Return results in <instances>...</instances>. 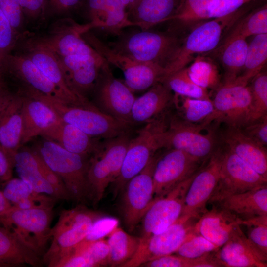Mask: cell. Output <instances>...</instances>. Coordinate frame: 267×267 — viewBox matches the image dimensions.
<instances>
[{
	"label": "cell",
	"mask_w": 267,
	"mask_h": 267,
	"mask_svg": "<svg viewBox=\"0 0 267 267\" xmlns=\"http://www.w3.org/2000/svg\"><path fill=\"white\" fill-rule=\"evenodd\" d=\"M255 0H210L207 5L209 19L224 17L233 13Z\"/></svg>",
	"instance_id": "f907efd6"
},
{
	"label": "cell",
	"mask_w": 267,
	"mask_h": 267,
	"mask_svg": "<svg viewBox=\"0 0 267 267\" xmlns=\"http://www.w3.org/2000/svg\"><path fill=\"white\" fill-rule=\"evenodd\" d=\"M46 36L30 42L29 48L47 50L61 56L99 54L82 37L80 25L69 22Z\"/></svg>",
	"instance_id": "ffe728a7"
},
{
	"label": "cell",
	"mask_w": 267,
	"mask_h": 267,
	"mask_svg": "<svg viewBox=\"0 0 267 267\" xmlns=\"http://www.w3.org/2000/svg\"><path fill=\"white\" fill-rule=\"evenodd\" d=\"M265 185H267V178L225 146L219 180L208 203L214 204L232 195Z\"/></svg>",
	"instance_id": "4fadbf2b"
},
{
	"label": "cell",
	"mask_w": 267,
	"mask_h": 267,
	"mask_svg": "<svg viewBox=\"0 0 267 267\" xmlns=\"http://www.w3.org/2000/svg\"><path fill=\"white\" fill-rule=\"evenodd\" d=\"M76 246L92 262L94 267L107 265L109 246L107 240L104 238L93 241L82 240Z\"/></svg>",
	"instance_id": "c3c4849f"
},
{
	"label": "cell",
	"mask_w": 267,
	"mask_h": 267,
	"mask_svg": "<svg viewBox=\"0 0 267 267\" xmlns=\"http://www.w3.org/2000/svg\"><path fill=\"white\" fill-rule=\"evenodd\" d=\"M53 208L21 209L12 206L0 215V224L14 233L39 256L51 238Z\"/></svg>",
	"instance_id": "52a82bcc"
},
{
	"label": "cell",
	"mask_w": 267,
	"mask_h": 267,
	"mask_svg": "<svg viewBox=\"0 0 267 267\" xmlns=\"http://www.w3.org/2000/svg\"><path fill=\"white\" fill-rule=\"evenodd\" d=\"M214 112L212 122L224 123L240 128L245 125L251 111V95L248 85L233 81L222 83L212 100Z\"/></svg>",
	"instance_id": "9a60e30c"
},
{
	"label": "cell",
	"mask_w": 267,
	"mask_h": 267,
	"mask_svg": "<svg viewBox=\"0 0 267 267\" xmlns=\"http://www.w3.org/2000/svg\"><path fill=\"white\" fill-rule=\"evenodd\" d=\"M51 267H94L92 262L75 246L59 259Z\"/></svg>",
	"instance_id": "11a10c76"
},
{
	"label": "cell",
	"mask_w": 267,
	"mask_h": 267,
	"mask_svg": "<svg viewBox=\"0 0 267 267\" xmlns=\"http://www.w3.org/2000/svg\"><path fill=\"white\" fill-rule=\"evenodd\" d=\"M102 216L82 206L62 211L58 222L51 228V245L43 256V263L51 267L58 259L85 238L94 222Z\"/></svg>",
	"instance_id": "9c48e42d"
},
{
	"label": "cell",
	"mask_w": 267,
	"mask_h": 267,
	"mask_svg": "<svg viewBox=\"0 0 267 267\" xmlns=\"http://www.w3.org/2000/svg\"><path fill=\"white\" fill-rule=\"evenodd\" d=\"M190 79L197 85L207 90H216L222 84L220 70L210 57L198 55L187 67Z\"/></svg>",
	"instance_id": "60d3db41"
},
{
	"label": "cell",
	"mask_w": 267,
	"mask_h": 267,
	"mask_svg": "<svg viewBox=\"0 0 267 267\" xmlns=\"http://www.w3.org/2000/svg\"><path fill=\"white\" fill-rule=\"evenodd\" d=\"M206 210L198 219L194 231L219 248L241 226L240 221L227 210L217 205Z\"/></svg>",
	"instance_id": "d4e9b609"
},
{
	"label": "cell",
	"mask_w": 267,
	"mask_h": 267,
	"mask_svg": "<svg viewBox=\"0 0 267 267\" xmlns=\"http://www.w3.org/2000/svg\"><path fill=\"white\" fill-rule=\"evenodd\" d=\"M46 0H24L22 11L32 19H36L44 15Z\"/></svg>",
	"instance_id": "6f0895ef"
},
{
	"label": "cell",
	"mask_w": 267,
	"mask_h": 267,
	"mask_svg": "<svg viewBox=\"0 0 267 267\" xmlns=\"http://www.w3.org/2000/svg\"><path fill=\"white\" fill-rule=\"evenodd\" d=\"M51 5L57 12H63L75 8L82 0H48Z\"/></svg>",
	"instance_id": "680465c9"
},
{
	"label": "cell",
	"mask_w": 267,
	"mask_h": 267,
	"mask_svg": "<svg viewBox=\"0 0 267 267\" xmlns=\"http://www.w3.org/2000/svg\"><path fill=\"white\" fill-rule=\"evenodd\" d=\"M14 168L19 177L35 191L56 198L52 187L39 168L34 150H19L14 157Z\"/></svg>",
	"instance_id": "e575fe53"
},
{
	"label": "cell",
	"mask_w": 267,
	"mask_h": 267,
	"mask_svg": "<svg viewBox=\"0 0 267 267\" xmlns=\"http://www.w3.org/2000/svg\"><path fill=\"white\" fill-rule=\"evenodd\" d=\"M184 0H138L127 11L129 20L142 29L168 22Z\"/></svg>",
	"instance_id": "f546056e"
},
{
	"label": "cell",
	"mask_w": 267,
	"mask_h": 267,
	"mask_svg": "<svg viewBox=\"0 0 267 267\" xmlns=\"http://www.w3.org/2000/svg\"><path fill=\"white\" fill-rule=\"evenodd\" d=\"M34 150L61 178L72 199L80 203L89 201L87 173L89 156L68 151L46 139L40 142Z\"/></svg>",
	"instance_id": "5b68a950"
},
{
	"label": "cell",
	"mask_w": 267,
	"mask_h": 267,
	"mask_svg": "<svg viewBox=\"0 0 267 267\" xmlns=\"http://www.w3.org/2000/svg\"><path fill=\"white\" fill-rule=\"evenodd\" d=\"M83 39L109 64L121 69L125 84L134 92L147 90L166 76V70L159 66L141 62L111 49L95 35L86 32Z\"/></svg>",
	"instance_id": "30bf717a"
},
{
	"label": "cell",
	"mask_w": 267,
	"mask_h": 267,
	"mask_svg": "<svg viewBox=\"0 0 267 267\" xmlns=\"http://www.w3.org/2000/svg\"><path fill=\"white\" fill-rule=\"evenodd\" d=\"M196 173L152 202L143 218L142 237L161 233L178 219L182 212L187 190Z\"/></svg>",
	"instance_id": "ac0fdd59"
},
{
	"label": "cell",
	"mask_w": 267,
	"mask_h": 267,
	"mask_svg": "<svg viewBox=\"0 0 267 267\" xmlns=\"http://www.w3.org/2000/svg\"><path fill=\"white\" fill-rule=\"evenodd\" d=\"M55 56L71 89L79 96L89 100L88 96L93 93L105 60L100 54Z\"/></svg>",
	"instance_id": "d6986e66"
},
{
	"label": "cell",
	"mask_w": 267,
	"mask_h": 267,
	"mask_svg": "<svg viewBox=\"0 0 267 267\" xmlns=\"http://www.w3.org/2000/svg\"><path fill=\"white\" fill-rule=\"evenodd\" d=\"M198 219L182 215L163 232L140 237L138 248L134 256L120 267H139L155 258L175 253L194 232Z\"/></svg>",
	"instance_id": "8fae6325"
},
{
	"label": "cell",
	"mask_w": 267,
	"mask_h": 267,
	"mask_svg": "<svg viewBox=\"0 0 267 267\" xmlns=\"http://www.w3.org/2000/svg\"><path fill=\"white\" fill-rule=\"evenodd\" d=\"M26 55L77 105L88 107L94 106L89 100L79 96L71 89L53 53L42 49L29 48V52Z\"/></svg>",
	"instance_id": "1f68e13d"
},
{
	"label": "cell",
	"mask_w": 267,
	"mask_h": 267,
	"mask_svg": "<svg viewBox=\"0 0 267 267\" xmlns=\"http://www.w3.org/2000/svg\"><path fill=\"white\" fill-rule=\"evenodd\" d=\"M3 61L4 60L0 57V71L3 69Z\"/></svg>",
	"instance_id": "be15d7a7"
},
{
	"label": "cell",
	"mask_w": 267,
	"mask_h": 267,
	"mask_svg": "<svg viewBox=\"0 0 267 267\" xmlns=\"http://www.w3.org/2000/svg\"><path fill=\"white\" fill-rule=\"evenodd\" d=\"M214 261L210 253L197 258H187L177 254H169L155 258L143 264L146 267H214Z\"/></svg>",
	"instance_id": "bcb514c9"
},
{
	"label": "cell",
	"mask_w": 267,
	"mask_h": 267,
	"mask_svg": "<svg viewBox=\"0 0 267 267\" xmlns=\"http://www.w3.org/2000/svg\"><path fill=\"white\" fill-rule=\"evenodd\" d=\"M214 254L221 267H267V260L251 245L241 226L224 245L214 252Z\"/></svg>",
	"instance_id": "cb8c5ba5"
},
{
	"label": "cell",
	"mask_w": 267,
	"mask_h": 267,
	"mask_svg": "<svg viewBox=\"0 0 267 267\" xmlns=\"http://www.w3.org/2000/svg\"><path fill=\"white\" fill-rule=\"evenodd\" d=\"M109 255L107 265L119 266L130 260L136 253L140 238L132 236L117 227L107 236Z\"/></svg>",
	"instance_id": "f35d334b"
},
{
	"label": "cell",
	"mask_w": 267,
	"mask_h": 267,
	"mask_svg": "<svg viewBox=\"0 0 267 267\" xmlns=\"http://www.w3.org/2000/svg\"><path fill=\"white\" fill-rule=\"evenodd\" d=\"M118 223L119 221L115 218L102 216L94 222L83 240L93 241L103 239L118 227Z\"/></svg>",
	"instance_id": "f5cc1de1"
},
{
	"label": "cell",
	"mask_w": 267,
	"mask_h": 267,
	"mask_svg": "<svg viewBox=\"0 0 267 267\" xmlns=\"http://www.w3.org/2000/svg\"><path fill=\"white\" fill-rule=\"evenodd\" d=\"M246 228L248 240L256 251L267 260V216L240 222Z\"/></svg>",
	"instance_id": "f6af8a7d"
},
{
	"label": "cell",
	"mask_w": 267,
	"mask_h": 267,
	"mask_svg": "<svg viewBox=\"0 0 267 267\" xmlns=\"http://www.w3.org/2000/svg\"><path fill=\"white\" fill-rule=\"evenodd\" d=\"M174 94L163 82H160L135 98L131 113L133 126L144 124L166 112L174 103Z\"/></svg>",
	"instance_id": "4316f807"
},
{
	"label": "cell",
	"mask_w": 267,
	"mask_h": 267,
	"mask_svg": "<svg viewBox=\"0 0 267 267\" xmlns=\"http://www.w3.org/2000/svg\"><path fill=\"white\" fill-rule=\"evenodd\" d=\"M210 0H184L177 13L168 20L178 26H187L209 19L207 5Z\"/></svg>",
	"instance_id": "ee69618b"
},
{
	"label": "cell",
	"mask_w": 267,
	"mask_h": 267,
	"mask_svg": "<svg viewBox=\"0 0 267 267\" xmlns=\"http://www.w3.org/2000/svg\"><path fill=\"white\" fill-rule=\"evenodd\" d=\"M248 12L235 23L218 46L234 39H246L252 35L267 34V4Z\"/></svg>",
	"instance_id": "8d00e7d4"
},
{
	"label": "cell",
	"mask_w": 267,
	"mask_h": 267,
	"mask_svg": "<svg viewBox=\"0 0 267 267\" xmlns=\"http://www.w3.org/2000/svg\"><path fill=\"white\" fill-rule=\"evenodd\" d=\"M24 91L43 101L64 122L77 127L89 135L100 139L113 138L131 131L133 126L100 111L96 107L68 104L44 95L29 87Z\"/></svg>",
	"instance_id": "7a4b0ae2"
},
{
	"label": "cell",
	"mask_w": 267,
	"mask_h": 267,
	"mask_svg": "<svg viewBox=\"0 0 267 267\" xmlns=\"http://www.w3.org/2000/svg\"><path fill=\"white\" fill-rule=\"evenodd\" d=\"M41 136L56 142L68 151L89 157L97 150L103 140L89 135L62 119Z\"/></svg>",
	"instance_id": "f1b7e54d"
},
{
	"label": "cell",
	"mask_w": 267,
	"mask_h": 267,
	"mask_svg": "<svg viewBox=\"0 0 267 267\" xmlns=\"http://www.w3.org/2000/svg\"><path fill=\"white\" fill-rule=\"evenodd\" d=\"M0 267H8V266L7 265L0 262Z\"/></svg>",
	"instance_id": "e7e4bbea"
},
{
	"label": "cell",
	"mask_w": 267,
	"mask_h": 267,
	"mask_svg": "<svg viewBox=\"0 0 267 267\" xmlns=\"http://www.w3.org/2000/svg\"><path fill=\"white\" fill-rule=\"evenodd\" d=\"M41 256L29 248L14 233L0 224V262L9 267L27 264L42 265Z\"/></svg>",
	"instance_id": "d6a6232c"
},
{
	"label": "cell",
	"mask_w": 267,
	"mask_h": 267,
	"mask_svg": "<svg viewBox=\"0 0 267 267\" xmlns=\"http://www.w3.org/2000/svg\"><path fill=\"white\" fill-rule=\"evenodd\" d=\"M219 248V247L194 231L175 253L185 258H197Z\"/></svg>",
	"instance_id": "7dc6e473"
},
{
	"label": "cell",
	"mask_w": 267,
	"mask_h": 267,
	"mask_svg": "<svg viewBox=\"0 0 267 267\" xmlns=\"http://www.w3.org/2000/svg\"><path fill=\"white\" fill-rule=\"evenodd\" d=\"M107 43L113 50L136 60L167 70L174 61L183 39L171 28L167 31L147 29L125 31Z\"/></svg>",
	"instance_id": "6da1fadb"
},
{
	"label": "cell",
	"mask_w": 267,
	"mask_h": 267,
	"mask_svg": "<svg viewBox=\"0 0 267 267\" xmlns=\"http://www.w3.org/2000/svg\"><path fill=\"white\" fill-rule=\"evenodd\" d=\"M206 162L175 149H168L159 155L153 174L152 202L196 173Z\"/></svg>",
	"instance_id": "5bb4252c"
},
{
	"label": "cell",
	"mask_w": 267,
	"mask_h": 267,
	"mask_svg": "<svg viewBox=\"0 0 267 267\" xmlns=\"http://www.w3.org/2000/svg\"><path fill=\"white\" fill-rule=\"evenodd\" d=\"M0 8L18 33L23 21L24 14L17 0H0Z\"/></svg>",
	"instance_id": "9f6ffc18"
},
{
	"label": "cell",
	"mask_w": 267,
	"mask_h": 267,
	"mask_svg": "<svg viewBox=\"0 0 267 267\" xmlns=\"http://www.w3.org/2000/svg\"><path fill=\"white\" fill-rule=\"evenodd\" d=\"M169 117L164 113L144 124L129 142L120 173L111 184L114 196L123 190L127 182L141 172L157 151L162 149L161 137Z\"/></svg>",
	"instance_id": "3957f363"
},
{
	"label": "cell",
	"mask_w": 267,
	"mask_h": 267,
	"mask_svg": "<svg viewBox=\"0 0 267 267\" xmlns=\"http://www.w3.org/2000/svg\"><path fill=\"white\" fill-rule=\"evenodd\" d=\"M87 3L90 22L81 25L83 34L90 29L99 28L117 35L128 27H135L129 20L120 0H87Z\"/></svg>",
	"instance_id": "7402d4cb"
},
{
	"label": "cell",
	"mask_w": 267,
	"mask_h": 267,
	"mask_svg": "<svg viewBox=\"0 0 267 267\" xmlns=\"http://www.w3.org/2000/svg\"><path fill=\"white\" fill-rule=\"evenodd\" d=\"M212 204L229 211L240 222L267 216V185L232 195Z\"/></svg>",
	"instance_id": "4dcf8cb0"
},
{
	"label": "cell",
	"mask_w": 267,
	"mask_h": 267,
	"mask_svg": "<svg viewBox=\"0 0 267 267\" xmlns=\"http://www.w3.org/2000/svg\"><path fill=\"white\" fill-rule=\"evenodd\" d=\"M36 157L39 168L44 176L52 187L56 198L69 200L71 196L61 178L47 165L43 158L35 150Z\"/></svg>",
	"instance_id": "816d5d0a"
},
{
	"label": "cell",
	"mask_w": 267,
	"mask_h": 267,
	"mask_svg": "<svg viewBox=\"0 0 267 267\" xmlns=\"http://www.w3.org/2000/svg\"><path fill=\"white\" fill-rule=\"evenodd\" d=\"M242 132L261 146L267 145V115L240 128Z\"/></svg>",
	"instance_id": "db71d44e"
},
{
	"label": "cell",
	"mask_w": 267,
	"mask_h": 267,
	"mask_svg": "<svg viewBox=\"0 0 267 267\" xmlns=\"http://www.w3.org/2000/svg\"><path fill=\"white\" fill-rule=\"evenodd\" d=\"M158 153L154 155L141 172L127 182L123 190L122 212L129 231L134 229L152 203L153 174L159 156Z\"/></svg>",
	"instance_id": "2e32d148"
},
{
	"label": "cell",
	"mask_w": 267,
	"mask_h": 267,
	"mask_svg": "<svg viewBox=\"0 0 267 267\" xmlns=\"http://www.w3.org/2000/svg\"><path fill=\"white\" fill-rule=\"evenodd\" d=\"M178 115L184 120L193 124L209 126L214 112L211 99H196L174 94V103Z\"/></svg>",
	"instance_id": "74e56055"
},
{
	"label": "cell",
	"mask_w": 267,
	"mask_h": 267,
	"mask_svg": "<svg viewBox=\"0 0 267 267\" xmlns=\"http://www.w3.org/2000/svg\"><path fill=\"white\" fill-rule=\"evenodd\" d=\"M92 94L94 105L100 111L133 126L131 113L136 97L124 82L114 76L106 60L100 69Z\"/></svg>",
	"instance_id": "7c38bea8"
},
{
	"label": "cell",
	"mask_w": 267,
	"mask_h": 267,
	"mask_svg": "<svg viewBox=\"0 0 267 267\" xmlns=\"http://www.w3.org/2000/svg\"><path fill=\"white\" fill-rule=\"evenodd\" d=\"M244 38L234 39L215 49L224 71V82H233L241 74L244 67L248 48Z\"/></svg>",
	"instance_id": "d590c367"
},
{
	"label": "cell",
	"mask_w": 267,
	"mask_h": 267,
	"mask_svg": "<svg viewBox=\"0 0 267 267\" xmlns=\"http://www.w3.org/2000/svg\"><path fill=\"white\" fill-rule=\"evenodd\" d=\"M127 11L138 0H120Z\"/></svg>",
	"instance_id": "6125c7cd"
},
{
	"label": "cell",
	"mask_w": 267,
	"mask_h": 267,
	"mask_svg": "<svg viewBox=\"0 0 267 267\" xmlns=\"http://www.w3.org/2000/svg\"><path fill=\"white\" fill-rule=\"evenodd\" d=\"M23 96L14 93L0 110V143L14 166L15 155L21 146Z\"/></svg>",
	"instance_id": "603a6c76"
},
{
	"label": "cell",
	"mask_w": 267,
	"mask_h": 267,
	"mask_svg": "<svg viewBox=\"0 0 267 267\" xmlns=\"http://www.w3.org/2000/svg\"><path fill=\"white\" fill-rule=\"evenodd\" d=\"M18 33L0 8V57L4 59L16 43Z\"/></svg>",
	"instance_id": "681fc988"
},
{
	"label": "cell",
	"mask_w": 267,
	"mask_h": 267,
	"mask_svg": "<svg viewBox=\"0 0 267 267\" xmlns=\"http://www.w3.org/2000/svg\"><path fill=\"white\" fill-rule=\"evenodd\" d=\"M223 151L219 146L196 173L187 190L181 216L199 218L207 210L219 180Z\"/></svg>",
	"instance_id": "e0dca14e"
},
{
	"label": "cell",
	"mask_w": 267,
	"mask_h": 267,
	"mask_svg": "<svg viewBox=\"0 0 267 267\" xmlns=\"http://www.w3.org/2000/svg\"><path fill=\"white\" fill-rule=\"evenodd\" d=\"M23 94L21 146L42 134L61 119L43 101L21 91Z\"/></svg>",
	"instance_id": "484cf974"
},
{
	"label": "cell",
	"mask_w": 267,
	"mask_h": 267,
	"mask_svg": "<svg viewBox=\"0 0 267 267\" xmlns=\"http://www.w3.org/2000/svg\"><path fill=\"white\" fill-rule=\"evenodd\" d=\"M221 137L228 149L260 175L267 178L266 148L253 141L238 128L227 126Z\"/></svg>",
	"instance_id": "83f0119b"
},
{
	"label": "cell",
	"mask_w": 267,
	"mask_h": 267,
	"mask_svg": "<svg viewBox=\"0 0 267 267\" xmlns=\"http://www.w3.org/2000/svg\"><path fill=\"white\" fill-rule=\"evenodd\" d=\"M3 68L23 81L25 86L63 103L77 105L26 55H7L3 61Z\"/></svg>",
	"instance_id": "44dd1931"
},
{
	"label": "cell",
	"mask_w": 267,
	"mask_h": 267,
	"mask_svg": "<svg viewBox=\"0 0 267 267\" xmlns=\"http://www.w3.org/2000/svg\"><path fill=\"white\" fill-rule=\"evenodd\" d=\"M132 136L131 132L103 139L89 157L87 173L89 200L98 204L118 176Z\"/></svg>",
	"instance_id": "277c9868"
},
{
	"label": "cell",
	"mask_w": 267,
	"mask_h": 267,
	"mask_svg": "<svg viewBox=\"0 0 267 267\" xmlns=\"http://www.w3.org/2000/svg\"><path fill=\"white\" fill-rule=\"evenodd\" d=\"M245 5L232 14L212 19L195 28L183 39L176 57L167 70L166 77L186 67L194 55L215 49L235 23L249 11L250 8Z\"/></svg>",
	"instance_id": "8992f818"
},
{
	"label": "cell",
	"mask_w": 267,
	"mask_h": 267,
	"mask_svg": "<svg viewBox=\"0 0 267 267\" xmlns=\"http://www.w3.org/2000/svg\"><path fill=\"white\" fill-rule=\"evenodd\" d=\"M208 127L173 115L169 117L168 126L162 133V147L180 150L206 161L219 147L216 134Z\"/></svg>",
	"instance_id": "ba28073f"
},
{
	"label": "cell",
	"mask_w": 267,
	"mask_h": 267,
	"mask_svg": "<svg viewBox=\"0 0 267 267\" xmlns=\"http://www.w3.org/2000/svg\"><path fill=\"white\" fill-rule=\"evenodd\" d=\"M3 184L2 191L5 197L12 206L19 208H53L57 200L50 195L36 192L20 178H11Z\"/></svg>",
	"instance_id": "836d02e7"
},
{
	"label": "cell",
	"mask_w": 267,
	"mask_h": 267,
	"mask_svg": "<svg viewBox=\"0 0 267 267\" xmlns=\"http://www.w3.org/2000/svg\"><path fill=\"white\" fill-rule=\"evenodd\" d=\"M252 100L251 111L246 124L267 115V74L262 70L249 85Z\"/></svg>",
	"instance_id": "7bdbcfd3"
},
{
	"label": "cell",
	"mask_w": 267,
	"mask_h": 267,
	"mask_svg": "<svg viewBox=\"0 0 267 267\" xmlns=\"http://www.w3.org/2000/svg\"><path fill=\"white\" fill-rule=\"evenodd\" d=\"M163 81L174 94L196 99H210L208 90L190 79L186 67L167 76Z\"/></svg>",
	"instance_id": "b9f144b4"
},
{
	"label": "cell",
	"mask_w": 267,
	"mask_h": 267,
	"mask_svg": "<svg viewBox=\"0 0 267 267\" xmlns=\"http://www.w3.org/2000/svg\"><path fill=\"white\" fill-rule=\"evenodd\" d=\"M267 60V34L255 35L248 48L243 68L234 81L244 85L263 70Z\"/></svg>",
	"instance_id": "ab89813d"
},
{
	"label": "cell",
	"mask_w": 267,
	"mask_h": 267,
	"mask_svg": "<svg viewBox=\"0 0 267 267\" xmlns=\"http://www.w3.org/2000/svg\"><path fill=\"white\" fill-rule=\"evenodd\" d=\"M4 69L0 71V110L14 94L10 90L4 77Z\"/></svg>",
	"instance_id": "91938a15"
},
{
	"label": "cell",
	"mask_w": 267,
	"mask_h": 267,
	"mask_svg": "<svg viewBox=\"0 0 267 267\" xmlns=\"http://www.w3.org/2000/svg\"><path fill=\"white\" fill-rule=\"evenodd\" d=\"M12 205L5 197L2 191L0 188V215L8 210Z\"/></svg>",
	"instance_id": "94428289"
}]
</instances>
